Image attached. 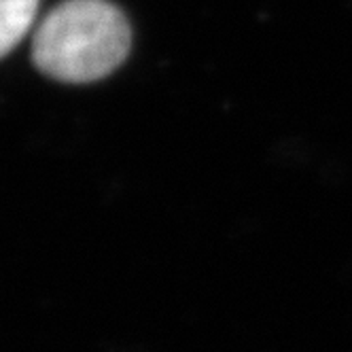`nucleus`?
Masks as SVG:
<instances>
[{"label": "nucleus", "instance_id": "nucleus-1", "mask_svg": "<svg viewBox=\"0 0 352 352\" xmlns=\"http://www.w3.org/2000/svg\"><path fill=\"white\" fill-rule=\"evenodd\" d=\"M132 32L107 0H64L41 21L32 41L34 66L66 83H89L111 74L130 52Z\"/></svg>", "mask_w": 352, "mask_h": 352}, {"label": "nucleus", "instance_id": "nucleus-2", "mask_svg": "<svg viewBox=\"0 0 352 352\" xmlns=\"http://www.w3.org/2000/svg\"><path fill=\"white\" fill-rule=\"evenodd\" d=\"M38 11V0H0V58L26 36Z\"/></svg>", "mask_w": 352, "mask_h": 352}]
</instances>
